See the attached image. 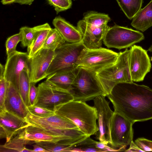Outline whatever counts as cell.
I'll return each instance as SVG.
<instances>
[{
    "label": "cell",
    "mask_w": 152,
    "mask_h": 152,
    "mask_svg": "<svg viewBox=\"0 0 152 152\" xmlns=\"http://www.w3.org/2000/svg\"><path fill=\"white\" fill-rule=\"evenodd\" d=\"M114 112L134 123L152 119V89L132 83L116 85L107 96Z\"/></svg>",
    "instance_id": "1"
},
{
    "label": "cell",
    "mask_w": 152,
    "mask_h": 152,
    "mask_svg": "<svg viewBox=\"0 0 152 152\" xmlns=\"http://www.w3.org/2000/svg\"><path fill=\"white\" fill-rule=\"evenodd\" d=\"M54 111L73 123L88 137L96 134L98 131L97 110L85 102L71 101L56 106Z\"/></svg>",
    "instance_id": "2"
},
{
    "label": "cell",
    "mask_w": 152,
    "mask_h": 152,
    "mask_svg": "<svg viewBox=\"0 0 152 152\" xmlns=\"http://www.w3.org/2000/svg\"><path fill=\"white\" fill-rule=\"evenodd\" d=\"M69 92L74 101L86 102L103 96H107L96 73L78 67Z\"/></svg>",
    "instance_id": "3"
},
{
    "label": "cell",
    "mask_w": 152,
    "mask_h": 152,
    "mask_svg": "<svg viewBox=\"0 0 152 152\" xmlns=\"http://www.w3.org/2000/svg\"><path fill=\"white\" fill-rule=\"evenodd\" d=\"M129 52L126 49L119 53L117 60L113 65L96 74L107 96L117 84L133 82L129 68Z\"/></svg>",
    "instance_id": "4"
},
{
    "label": "cell",
    "mask_w": 152,
    "mask_h": 152,
    "mask_svg": "<svg viewBox=\"0 0 152 152\" xmlns=\"http://www.w3.org/2000/svg\"><path fill=\"white\" fill-rule=\"evenodd\" d=\"M86 48L82 41L65 43L57 49L55 51V57L48 70V76L57 72L71 71L77 69L79 57Z\"/></svg>",
    "instance_id": "5"
},
{
    "label": "cell",
    "mask_w": 152,
    "mask_h": 152,
    "mask_svg": "<svg viewBox=\"0 0 152 152\" xmlns=\"http://www.w3.org/2000/svg\"><path fill=\"white\" fill-rule=\"evenodd\" d=\"M119 53L102 48H86L81 52L77 62L82 67L96 74L113 65L117 60Z\"/></svg>",
    "instance_id": "6"
},
{
    "label": "cell",
    "mask_w": 152,
    "mask_h": 152,
    "mask_svg": "<svg viewBox=\"0 0 152 152\" xmlns=\"http://www.w3.org/2000/svg\"><path fill=\"white\" fill-rule=\"evenodd\" d=\"M34 105L54 111L56 106L74 100L69 91L63 90L46 80L39 84Z\"/></svg>",
    "instance_id": "7"
},
{
    "label": "cell",
    "mask_w": 152,
    "mask_h": 152,
    "mask_svg": "<svg viewBox=\"0 0 152 152\" xmlns=\"http://www.w3.org/2000/svg\"><path fill=\"white\" fill-rule=\"evenodd\" d=\"M144 38L143 34L140 31L115 24L109 27L103 42L108 48L121 50L131 47Z\"/></svg>",
    "instance_id": "8"
},
{
    "label": "cell",
    "mask_w": 152,
    "mask_h": 152,
    "mask_svg": "<svg viewBox=\"0 0 152 152\" xmlns=\"http://www.w3.org/2000/svg\"><path fill=\"white\" fill-rule=\"evenodd\" d=\"M134 123L114 112L110 128L109 144L111 147L126 150V146L129 145L133 141L132 126Z\"/></svg>",
    "instance_id": "9"
},
{
    "label": "cell",
    "mask_w": 152,
    "mask_h": 152,
    "mask_svg": "<svg viewBox=\"0 0 152 152\" xmlns=\"http://www.w3.org/2000/svg\"><path fill=\"white\" fill-rule=\"evenodd\" d=\"M129 50V65L132 80L134 82L142 81L151 68L147 51L136 45L131 47Z\"/></svg>",
    "instance_id": "10"
},
{
    "label": "cell",
    "mask_w": 152,
    "mask_h": 152,
    "mask_svg": "<svg viewBox=\"0 0 152 152\" xmlns=\"http://www.w3.org/2000/svg\"><path fill=\"white\" fill-rule=\"evenodd\" d=\"M93 100L98 115L99 130L96 134L97 138L104 144H109L110 125L114 112L111 109L109 102L106 100L105 96H98Z\"/></svg>",
    "instance_id": "11"
},
{
    "label": "cell",
    "mask_w": 152,
    "mask_h": 152,
    "mask_svg": "<svg viewBox=\"0 0 152 152\" xmlns=\"http://www.w3.org/2000/svg\"><path fill=\"white\" fill-rule=\"evenodd\" d=\"M55 56V51L42 48L29 58L28 66L31 82L35 84L47 77L48 70Z\"/></svg>",
    "instance_id": "12"
},
{
    "label": "cell",
    "mask_w": 152,
    "mask_h": 152,
    "mask_svg": "<svg viewBox=\"0 0 152 152\" xmlns=\"http://www.w3.org/2000/svg\"><path fill=\"white\" fill-rule=\"evenodd\" d=\"M29 59L27 52L17 51L7 58L4 66L5 79L7 81L12 83L19 91L20 74L23 70L29 69Z\"/></svg>",
    "instance_id": "13"
},
{
    "label": "cell",
    "mask_w": 152,
    "mask_h": 152,
    "mask_svg": "<svg viewBox=\"0 0 152 152\" xmlns=\"http://www.w3.org/2000/svg\"><path fill=\"white\" fill-rule=\"evenodd\" d=\"M77 28L82 36V42L86 48H96L101 47L105 34L109 27L107 24L98 26L87 23L80 20Z\"/></svg>",
    "instance_id": "14"
},
{
    "label": "cell",
    "mask_w": 152,
    "mask_h": 152,
    "mask_svg": "<svg viewBox=\"0 0 152 152\" xmlns=\"http://www.w3.org/2000/svg\"><path fill=\"white\" fill-rule=\"evenodd\" d=\"M5 100L6 110L25 119L29 112L17 89L11 83L7 81Z\"/></svg>",
    "instance_id": "15"
},
{
    "label": "cell",
    "mask_w": 152,
    "mask_h": 152,
    "mask_svg": "<svg viewBox=\"0 0 152 152\" xmlns=\"http://www.w3.org/2000/svg\"><path fill=\"white\" fill-rule=\"evenodd\" d=\"M24 119L6 110L0 112V126L6 134V142L30 125Z\"/></svg>",
    "instance_id": "16"
},
{
    "label": "cell",
    "mask_w": 152,
    "mask_h": 152,
    "mask_svg": "<svg viewBox=\"0 0 152 152\" xmlns=\"http://www.w3.org/2000/svg\"><path fill=\"white\" fill-rule=\"evenodd\" d=\"M25 120L31 124L35 126L45 125L61 129H79L71 122L56 114L47 117L41 118L34 115L29 112Z\"/></svg>",
    "instance_id": "17"
},
{
    "label": "cell",
    "mask_w": 152,
    "mask_h": 152,
    "mask_svg": "<svg viewBox=\"0 0 152 152\" xmlns=\"http://www.w3.org/2000/svg\"><path fill=\"white\" fill-rule=\"evenodd\" d=\"M52 24L61 34L66 42L70 43L82 41V34L77 28L60 16L55 17Z\"/></svg>",
    "instance_id": "18"
},
{
    "label": "cell",
    "mask_w": 152,
    "mask_h": 152,
    "mask_svg": "<svg viewBox=\"0 0 152 152\" xmlns=\"http://www.w3.org/2000/svg\"><path fill=\"white\" fill-rule=\"evenodd\" d=\"M24 129L13 137L9 141L6 142L4 145H1L0 152H34L33 150L25 147L26 145H31L34 141L25 139Z\"/></svg>",
    "instance_id": "19"
},
{
    "label": "cell",
    "mask_w": 152,
    "mask_h": 152,
    "mask_svg": "<svg viewBox=\"0 0 152 152\" xmlns=\"http://www.w3.org/2000/svg\"><path fill=\"white\" fill-rule=\"evenodd\" d=\"M24 131L25 139L34 142L43 141L57 142L64 139H78L65 136L53 135L48 133L42 128L31 124L26 127L24 129Z\"/></svg>",
    "instance_id": "20"
},
{
    "label": "cell",
    "mask_w": 152,
    "mask_h": 152,
    "mask_svg": "<svg viewBox=\"0 0 152 152\" xmlns=\"http://www.w3.org/2000/svg\"><path fill=\"white\" fill-rule=\"evenodd\" d=\"M131 25L143 32L152 26V0L133 17Z\"/></svg>",
    "instance_id": "21"
},
{
    "label": "cell",
    "mask_w": 152,
    "mask_h": 152,
    "mask_svg": "<svg viewBox=\"0 0 152 152\" xmlns=\"http://www.w3.org/2000/svg\"><path fill=\"white\" fill-rule=\"evenodd\" d=\"M77 69L71 71L57 72L48 76L46 80L60 89L69 91Z\"/></svg>",
    "instance_id": "22"
},
{
    "label": "cell",
    "mask_w": 152,
    "mask_h": 152,
    "mask_svg": "<svg viewBox=\"0 0 152 152\" xmlns=\"http://www.w3.org/2000/svg\"><path fill=\"white\" fill-rule=\"evenodd\" d=\"M87 137L63 140L57 142L36 141L35 143L50 152H69L71 148Z\"/></svg>",
    "instance_id": "23"
},
{
    "label": "cell",
    "mask_w": 152,
    "mask_h": 152,
    "mask_svg": "<svg viewBox=\"0 0 152 152\" xmlns=\"http://www.w3.org/2000/svg\"><path fill=\"white\" fill-rule=\"evenodd\" d=\"M48 23L39 31L31 45L27 47V52L29 58L33 56L42 48L47 37L51 29Z\"/></svg>",
    "instance_id": "24"
},
{
    "label": "cell",
    "mask_w": 152,
    "mask_h": 152,
    "mask_svg": "<svg viewBox=\"0 0 152 152\" xmlns=\"http://www.w3.org/2000/svg\"><path fill=\"white\" fill-rule=\"evenodd\" d=\"M126 17L132 20L141 9L143 0H116Z\"/></svg>",
    "instance_id": "25"
},
{
    "label": "cell",
    "mask_w": 152,
    "mask_h": 152,
    "mask_svg": "<svg viewBox=\"0 0 152 152\" xmlns=\"http://www.w3.org/2000/svg\"><path fill=\"white\" fill-rule=\"evenodd\" d=\"M31 80L29 69L23 70L21 72L19 82V92L27 107L31 106L29 92Z\"/></svg>",
    "instance_id": "26"
},
{
    "label": "cell",
    "mask_w": 152,
    "mask_h": 152,
    "mask_svg": "<svg viewBox=\"0 0 152 152\" xmlns=\"http://www.w3.org/2000/svg\"><path fill=\"white\" fill-rule=\"evenodd\" d=\"M45 25L46 23L32 28L27 26L21 27L20 29V32L22 37L21 42L22 46L23 47L30 46Z\"/></svg>",
    "instance_id": "27"
},
{
    "label": "cell",
    "mask_w": 152,
    "mask_h": 152,
    "mask_svg": "<svg viewBox=\"0 0 152 152\" xmlns=\"http://www.w3.org/2000/svg\"><path fill=\"white\" fill-rule=\"evenodd\" d=\"M66 41L55 28H51L42 48L55 51L65 43Z\"/></svg>",
    "instance_id": "28"
},
{
    "label": "cell",
    "mask_w": 152,
    "mask_h": 152,
    "mask_svg": "<svg viewBox=\"0 0 152 152\" xmlns=\"http://www.w3.org/2000/svg\"><path fill=\"white\" fill-rule=\"evenodd\" d=\"M83 20L88 24L99 26L107 24L111 19L107 14L91 11L84 14Z\"/></svg>",
    "instance_id": "29"
},
{
    "label": "cell",
    "mask_w": 152,
    "mask_h": 152,
    "mask_svg": "<svg viewBox=\"0 0 152 152\" xmlns=\"http://www.w3.org/2000/svg\"><path fill=\"white\" fill-rule=\"evenodd\" d=\"M88 137L72 146L69 152H104L96 147V141Z\"/></svg>",
    "instance_id": "30"
},
{
    "label": "cell",
    "mask_w": 152,
    "mask_h": 152,
    "mask_svg": "<svg viewBox=\"0 0 152 152\" xmlns=\"http://www.w3.org/2000/svg\"><path fill=\"white\" fill-rule=\"evenodd\" d=\"M22 39V35L20 32L9 37L7 39L5 46L7 58L9 57L16 51V49L17 46L19 42H21Z\"/></svg>",
    "instance_id": "31"
},
{
    "label": "cell",
    "mask_w": 152,
    "mask_h": 152,
    "mask_svg": "<svg viewBox=\"0 0 152 152\" xmlns=\"http://www.w3.org/2000/svg\"><path fill=\"white\" fill-rule=\"evenodd\" d=\"M0 112L6 110L5 100L7 90V81L4 76V66L0 64Z\"/></svg>",
    "instance_id": "32"
},
{
    "label": "cell",
    "mask_w": 152,
    "mask_h": 152,
    "mask_svg": "<svg viewBox=\"0 0 152 152\" xmlns=\"http://www.w3.org/2000/svg\"><path fill=\"white\" fill-rule=\"evenodd\" d=\"M48 4L54 8L56 13L67 10L72 7V0H47Z\"/></svg>",
    "instance_id": "33"
},
{
    "label": "cell",
    "mask_w": 152,
    "mask_h": 152,
    "mask_svg": "<svg viewBox=\"0 0 152 152\" xmlns=\"http://www.w3.org/2000/svg\"><path fill=\"white\" fill-rule=\"evenodd\" d=\"M27 108L31 114L41 118L47 117L55 114L54 111L34 105L27 107Z\"/></svg>",
    "instance_id": "34"
},
{
    "label": "cell",
    "mask_w": 152,
    "mask_h": 152,
    "mask_svg": "<svg viewBox=\"0 0 152 152\" xmlns=\"http://www.w3.org/2000/svg\"><path fill=\"white\" fill-rule=\"evenodd\" d=\"M139 148L144 152L152 151V141L144 138H139L135 140Z\"/></svg>",
    "instance_id": "35"
},
{
    "label": "cell",
    "mask_w": 152,
    "mask_h": 152,
    "mask_svg": "<svg viewBox=\"0 0 152 152\" xmlns=\"http://www.w3.org/2000/svg\"><path fill=\"white\" fill-rule=\"evenodd\" d=\"M38 93V88L35 84L31 82L29 92V99L31 105H34L36 100Z\"/></svg>",
    "instance_id": "36"
},
{
    "label": "cell",
    "mask_w": 152,
    "mask_h": 152,
    "mask_svg": "<svg viewBox=\"0 0 152 152\" xmlns=\"http://www.w3.org/2000/svg\"><path fill=\"white\" fill-rule=\"evenodd\" d=\"M34 0H1V2L4 5L17 3L21 5H31Z\"/></svg>",
    "instance_id": "37"
},
{
    "label": "cell",
    "mask_w": 152,
    "mask_h": 152,
    "mask_svg": "<svg viewBox=\"0 0 152 152\" xmlns=\"http://www.w3.org/2000/svg\"><path fill=\"white\" fill-rule=\"evenodd\" d=\"M129 148L126 150V152H144L133 141H132L130 144Z\"/></svg>",
    "instance_id": "38"
},
{
    "label": "cell",
    "mask_w": 152,
    "mask_h": 152,
    "mask_svg": "<svg viewBox=\"0 0 152 152\" xmlns=\"http://www.w3.org/2000/svg\"><path fill=\"white\" fill-rule=\"evenodd\" d=\"M33 147L34 152H49L48 151L45 149L40 146L36 144L33 145Z\"/></svg>",
    "instance_id": "39"
},
{
    "label": "cell",
    "mask_w": 152,
    "mask_h": 152,
    "mask_svg": "<svg viewBox=\"0 0 152 152\" xmlns=\"http://www.w3.org/2000/svg\"><path fill=\"white\" fill-rule=\"evenodd\" d=\"M0 139L6 138V134L3 129L0 126Z\"/></svg>",
    "instance_id": "40"
},
{
    "label": "cell",
    "mask_w": 152,
    "mask_h": 152,
    "mask_svg": "<svg viewBox=\"0 0 152 152\" xmlns=\"http://www.w3.org/2000/svg\"><path fill=\"white\" fill-rule=\"evenodd\" d=\"M73 0L75 1V0Z\"/></svg>",
    "instance_id": "41"
}]
</instances>
